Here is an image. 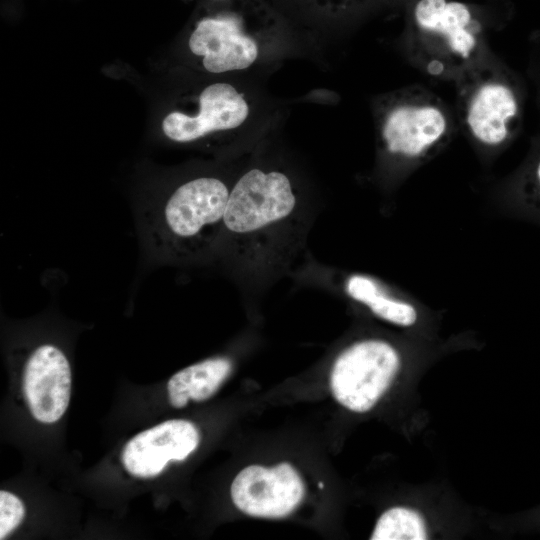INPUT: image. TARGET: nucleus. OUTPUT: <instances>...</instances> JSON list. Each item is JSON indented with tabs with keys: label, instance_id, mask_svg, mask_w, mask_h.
<instances>
[{
	"label": "nucleus",
	"instance_id": "f257e3e1",
	"mask_svg": "<svg viewBox=\"0 0 540 540\" xmlns=\"http://www.w3.org/2000/svg\"><path fill=\"white\" fill-rule=\"evenodd\" d=\"M317 207L295 177L277 166L252 165L234 180L214 265L243 296H264L309 261Z\"/></svg>",
	"mask_w": 540,
	"mask_h": 540
},
{
	"label": "nucleus",
	"instance_id": "f03ea898",
	"mask_svg": "<svg viewBox=\"0 0 540 540\" xmlns=\"http://www.w3.org/2000/svg\"><path fill=\"white\" fill-rule=\"evenodd\" d=\"M234 180L199 174L139 203L134 217L146 263L214 265Z\"/></svg>",
	"mask_w": 540,
	"mask_h": 540
},
{
	"label": "nucleus",
	"instance_id": "7ed1b4c3",
	"mask_svg": "<svg viewBox=\"0 0 540 540\" xmlns=\"http://www.w3.org/2000/svg\"><path fill=\"white\" fill-rule=\"evenodd\" d=\"M408 27L413 56L432 76H455L479 54L482 24L477 13L464 2L414 0Z\"/></svg>",
	"mask_w": 540,
	"mask_h": 540
},
{
	"label": "nucleus",
	"instance_id": "20e7f679",
	"mask_svg": "<svg viewBox=\"0 0 540 540\" xmlns=\"http://www.w3.org/2000/svg\"><path fill=\"white\" fill-rule=\"evenodd\" d=\"M444 104L424 91L401 94L385 108L380 121V150L395 167H412L430 158L451 134Z\"/></svg>",
	"mask_w": 540,
	"mask_h": 540
},
{
	"label": "nucleus",
	"instance_id": "39448f33",
	"mask_svg": "<svg viewBox=\"0 0 540 540\" xmlns=\"http://www.w3.org/2000/svg\"><path fill=\"white\" fill-rule=\"evenodd\" d=\"M276 14L264 0H235L231 9L200 19L193 29L188 46L202 57L211 73L245 70L259 57V42L254 31Z\"/></svg>",
	"mask_w": 540,
	"mask_h": 540
},
{
	"label": "nucleus",
	"instance_id": "423d86ee",
	"mask_svg": "<svg viewBox=\"0 0 540 540\" xmlns=\"http://www.w3.org/2000/svg\"><path fill=\"white\" fill-rule=\"evenodd\" d=\"M401 364L400 351L385 339L354 341L333 360L329 378L332 395L346 409L365 413L388 390Z\"/></svg>",
	"mask_w": 540,
	"mask_h": 540
},
{
	"label": "nucleus",
	"instance_id": "0eeeda50",
	"mask_svg": "<svg viewBox=\"0 0 540 540\" xmlns=\"http://www.w3.org/2000/svg\"><path fill=\"white\" fill-rule=\"evenodd\" d=\"M460 103L464 125L481 146L499 148L519 128L521 98L517 88L502 76H476L461 90Z\"/></svg>",
	"mask_w": 540,
	"mask_h": 540
},
{
	"label": "nucleus",
	"instance_id": "6e6552de",
	"mask_svg": "<svg viewBox=\"0 0 540 540\" xmlns=\"http://www.w3.org/2000/svg\"><path fill=\"white\" fill-rule=\"evenodd\" d=\"M230 495L235 507L246 515L279 519L300 505L305 485L288 462L273 467L249 465L235 476Z\"/></svg>",
	"mask_w": 540,
	"mask_h": 540
},
{
	"label": "nucleus",
	"instance_id": "1a4fd4ad",
	"mask_svg": "<svg viewBox=\"0 0 540 540\" xmlns=\"http://www.w3.org/2000/svg\"><path fill=\"white\" fill-rule=\"evenodd\" d=\"M71 368L65 353L52 343L29 354L23 376L25 398L33 417L46 424L65 413L71 394Z\"/></svg>",
	"mask_w": 540,
	"mask_h": 540
},
{
	"label": "nucleus",
	"instance_id": "9d476101",
	"mask_svg": "<svg viewBox=\"0 0 540 540\" xmlns=\"http://www.w3.org/2000/svg\"><path fill=\"white\" fill-rule=\"evenodd\" d=\"M249 113L245 97L231 84L219 82L201 92L197 114L172 112L164 118L162 130L174 142L190 143L213 132L240 127Z\"/></svg>",
	"mask_w": 540,
	"mask_h": 540
},
{
	"label": "nucleus",
	"instance_id": "9b49d317",
	"mask_svg": "<svg viewBox=\"0 0 540 540\" xmlns=\"http://www.w3.org/2000/svg\"><path fill=\"white\" fill-rule=\"evenodd\" d=\"M200 442L197 427L188 420L172 419L142 431L123 448L122 462L136 477L159 475L169 461H183Z\"/></svg>",
	"mask_w": 540,
	"mask_h": 540
},
{
	"label": "nucleus",
	"instance_id": "f8f14e48",
	"mask_svg": "<svg viewBox=\"0 0 540 540\" xmlns=\"http://www.w3.org/2000/svg\"><path fill=\"white\" fill-rule=\"evenodd\" d=\"M332 277L334 282L328 285L375 317L404 328L417 323L419 309L415 302L383 280L361 272H343Z\"/></svg>",
	"mask_w": 540,
	"mask_h": 540
},
{
	"label": "nucleus",
	"instance_id": "ddd939ff",
	"mask_svg": "<svg viewBox=\"0 0 540 540\" xmlns=\"http://www.w3.org/2000/svg\"><path fill=\"white\" fill-rule=\"evenodd\" d=\"M233 362L229 357L205 359L175 373L167 383L170 404L183 408L189 400L201 402L212 397L230 376Z\"/></svg>",
	"mask_w": 540,
	"mask_h": 540
},
{
	"label": "nucleus",
	"instance_id": "4468645a",
	"mask_svg": "<svg viewBox=\"0 0 540 540\" xmlns=\"http://www.w3.org/2000/svg\"><path fill=\"white\" fill-rule=\"evenodd\" d=\"M372 540H425L427 529L423 517L407 507H392L378 518L370 536Z\"/></svg>",
	"mask_w": 540,
	"mask_h": 540
},
{
	"label": "nucleus",
	"instance_id": "2eb2a0df",
	"mask_svg": "<svg viewBox=\"0 0 540 540\" xmlns=\"http://www.w3.org/2000/svg\"><path fill=\"white\" fill-rule=\"evenodd\" d=\"M514 204L520 214L540 221V149L531 156L517 177Z\"/></svg>",
	"mask_w": 540,
	"mask_h": 540
},
{
	"label": "nucleus",
	"instance_id": "dca6fc26",
	"mask_svg": "<svg viewBox=\"0 0 540 540\" xmlns=\"http://www.w3.org/2000/svg\"><path fill=\"white\" fill-rule=\"evenodd\" d=\"M298 13L323 19H343L357 14L373 0H286Z\"/></svg>",
	"mask_w": 540,
	"mask_h": 540
},
{
	"label": "nucleus",
	"instance_id": "f3484780",
	"mask_svg": "<svg viewBox=\"0 0 540 540\" xmlns=\"http://www.w3.org/2000/svg\"><path fill=\"white\" fill-rule=\"evenodd\" d=\"M25 515L23 502L14 494L0 491V539L6 538L22 522Z\"/></svg>",
	"mask_w": 540,
	"mask_h": 540
}]
</instances>
